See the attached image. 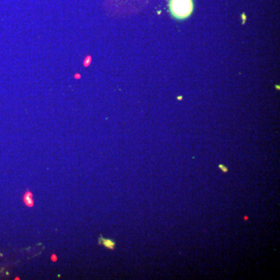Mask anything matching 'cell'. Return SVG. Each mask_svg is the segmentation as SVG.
Here are the masks:
<instances>
[{"instance_id":"7a4b0ae2","label":"cell","mask_w":280,"mask_h":280,"mask_svg":"<svg viewBox=\"0 0 280 280\" xmlns=\"http://www.w3.org/2000/svg\"><path fill=\"white\" fill-rule=\"evenodd\" d=\"M99 243H100V244H102L103 246H104L105 248H108V249H111V250L115 249V245H116L115 241H114L113 240H112V239H105L102 237L100 238Z\"/></svg>"},{"instance_id":"5b68a950","label":"cell","mask_w":280,"mask_h":280,"mask_svg":"<svg viewBox=\"0 0 280 280\" xmlns=\"http://www.w3.org/2000/svg\"><path fill=\"white\" fill-rule=\"evenodd\" d=\"M219 167H220V168L221 169L222 171L224 172V173H226V172H228V168H227V167H225V166L223 165V164H220V165H219Z\"/></svg>"},{"instance_id":"6da1fadb","label":"cell","mask_w":280,"mask_h":280,"mask_svg":"<svg viewBox=\"0 0 280 280\" xmlns=\"http://www.w3.org/2000/svg\"><path fill=\"white\" fill-rule=\"evenodd\" d=\"M168 11L173 20L183 21L192 15L195 9L194 0H168Z\"/></svg>"},{"instance_id":"3957f363","label":"cell","mask_w":280,"mask_h":280,"mask_svg":"<svg viewBox=\"0 0 280 280\" xmlns=\"http://www.w3.org/2000/svg\"><path fill=\"white\" fill-rule=\"evenodd\" d=\"M23 201H24L25 204L29 207H32L34 206V198H33V195L31 194V192H27L25 193Z\"/></svg>"},{"instance_id":"8992f818","label":"cell","mask_w":280,"mask_h":280,"mask_svg":"<svg viewBox=\"0 0 280 280\" xmlns=\"http://www.w3.org/2000/svg\"><path fill=\"white\" fill-rule=\"evenodd\" d=\"M51 260L54 261V262H55V261L57 260V257H56V255H55V254H53V255L51 256Z\"/></svg>"},{"instance_id":"277c9868","label":"cell","mask_w":280,"mask_h":280,"mask_svg":"<svg viewBox=\"0 0 280 280\" xmlns=\"http://www.w3.org/2000/svg\"><path fill=\"white\" fill-rule=\"evenodd\" d=\"M90 62H91V58L89 56V57L86 58L85 60H84V62H83V64L85 66H88V65L90 64Z\"/></svg>"}]
</instances>
